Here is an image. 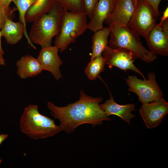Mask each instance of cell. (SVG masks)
Listing matches in <instances>:
<instances>
[{
	"label": "cell",
	"instance_id": "cell-16",
	"mask_svg": "<svg viewBox=\"0 0 168 168\" xmlns=\"http://www.w3.org/2000/svg\"><path fill=\"white\" fill-rule=\"evenodd\" d=\"M1 31L2 36L5 39L7 43L14 45L18 43L25 35V31L23 24L20 21L15 22L7 18Z\"/></svg>",
	"mask_w": 168,
	"mask_h": 168
},
{
	"label": "cell",
	"instance_id": "cell-13",
	"mask_svg": "<svg viewBox=\"0 0 168 168\" xmlns=\"http://www.w3.org/2000/svg\"><path fill=\"white\" fill-rule=\"evenodd\" d=\"M101 108L108 116L112 115L120 117L124 121L130 124L132 119L135 117L132 112L136 110L134 104L120 105L116 103L110 92V98L100 104Z\"/></svg>",
	"mask_w": 168,
	"mask_h": 168
},
{
	"label": "cell",
	"instance_id": "cell-28",
	"mask_svg": "<svg viewBox=\"0 0 168 168\" xmlns=\"http://www.w3.org/2000/svg\"><path fill=\"white\" fill-rule=\"evenodd\" d=\"M8 136V135L6 134H0V146L2 143L6 140Z\"/></svg>",
	"mask_w": 168,
	"mask_h": 168
},
{
	"label": "cell",
	"instance_id": "cell-17",
	"mask_svg": "<svg viewBox=\"0 0 168 168\" xmlns=\"http://www.w3.org/2000/svg\"><path fill=\"white\" fill-rule=\"evenodd\" d=\"M109 27L104 28L94 32L92 38V53L90 60L102 54L108 46V38L110 34Z\"/></svg>",
	"mask_w": 168,
	"mask_h": 168
},
{
	"label": "cell",
	"instance_id": "cell-11",
	"mask_svg": "<svg viewBox=\"0 0 168 168\" xmlns=\"http://www.w3.org/2000/svg\"><path fill=\"white\" fill-rule=\"evenodd\" d=\"M135 9L133 0H115L112 13L104 22L109 26H128Z\"/></svg>",
	"mask_w": 168,
	"mask_h": 168
},
{
	"label": "cell",
	"instance_id": "cell-27",
	"mask_svg": "<svg viewBox=\"0 0 168 168\" xmlns=\"http://www.w3.org/2000/svg\"><path fill=\"white\" fill-rule=\"evenodd\" d=\"M14 0H1V3L4 6L9 7L10 3Z\"/></svg>",
	"mask_w": 168,
	"mask_h": 168
},
{
	"label": "cell",
	"instance_id": "cell-4",
	"mask_svg": "<svg viewBox=\"0 0 168 168\" xmlns=\"http://www.w3.org/2000/svg\"><path fill=\"white\" fill-rule=\"evenodd\" d=\"M110 29L109 46L113 49L124 48L132 52L137 58L146 63L154 61L156 55L146 49L137 33L128 26H108Z\"/></svg>",
	"mask_w": 168,
	"mask_h": 168
},
{
	"label": "cell",
	"instance_id": "cell-23",
	"mask_svg": "<svg viewBox=\"0 0 168 168\" xmlns=\"http://www.w3.org/2000/svg\"><path fill=\"white\" fill-rule=\"evenodd\" d=\"M99 0H84L85 12L90 19L92 16L95 6Z\"/></svg>",
	"mask_w": 168,
	"mask_h": 168
},
{
	"label": "cell",
	"instance_id": "cell-2",
	"mask_svg": "<svg viewBox=\"0 0 168 168\" xmlns=\"http://www.w3.org/2000/svg\"><path fill=\"white\" fill-rule=\"evenodd\" d=\"M20 127L21 131L30 138L39 139L52 137L62 131L54 120L40 113L38 106L29 105L21 116Z\"/></svg>",
	"mask_w": 168,
	"mask_h": 168
},
{
	"label": "cell",
	"instance_id": "cell-21",
	"mask_svg": "<svg viewBox=\"0 0 168 168\" xmlns=\"http://www.w3.org/2000/svg\"><path fill=\"white\" fill-rule=\"evenodd\" d=\"M64 10L75 13H85L84 0H56Z\"/></svg>",
	"mask_w": 168,
	"mask_h": 168
},
{
	"label": "cell",
	"instance_id": "cell-10",
	"mask_svg": "<svg viewBox=\"0 0 168 168\" xmlns=\"http://www.w3.org/2000/svg\"><path fill=\"white\" fill-rule=\"evenodd\" d=\"M59 50L55 45L41 48L37 58L43 70L50 72L57 80L62 77L59 68L63 62L58 55Z\"/></svg>",
	"mask_w": 168,
	"mask_h": 168
},
{
	"label": "cell",
	"instance_id": "cell-33",
	"mask_svg": "<svg viewBox=\"0 0 168 168\" xmlns=\"http://www.w3.org/2000/svg\"><path fill=\"white\" fill-rule=\"evenodd\" d=\"M1 0H0V2H1Z\"/></svg>",
	"mask_w": 168,
	"mask_h": 168
},
{
	"label": "cell",
	"instance_id": "cell-26",
	"mask_svg": "<svg viewBox=\"0 0 168 168\" xmlns=\"http://www.w3.org/2000/svg\"><path fill=\"white\" fill-rule=\"evenodd\" d=\"M161 27L164 32L168 35V19L164 22Z\"/></svg>",
	"mask_w": 168,
	"mask_h": 168
},
{
	"label": "cell",
	"instance_id": "cell-30",
	"mask_svg": "<svg viewBox=\"0 0 168 168\" xmlns=\"http://www.w3.org/2000/svg\"><path fill=\"white\" fill-rule=\"evenodd\" d=\"M5 64V60L3 57L0 56V65L3 66Z\"/></svg>",
	"mask_w": 168,
	"mask_h": 168
},
{
	"label": "cell",
	"instance_id": "cell-15",
	"mask_svg": "<svg viewBox=\"0 0 168 168\" xmlns=\"http://www.w3.org/2000/svg\"><path fill=\"white\" fill-rule=\"evenodd\" d=\"M16 65L17 74L23 79L37 76L43 70L38 59L30 55L22 57L17 61Z\"/></svg>",
	"mask_w": 168,
	"mask_h": 168
},
{
	"label": "cell",
	"instance_id": "cell-12",
	"mask_svg": "<svg viewBox=\"0 0 168 168\" xmlns=\"http://www.w3.org/2000/svg\"><path fill=\"white\" fill-rule=\"evenodd\" d=\"M115 2V0H99L88 23L87 29L94 32L103 29V23L112 13Z\"/></svg>",
	"mask_w": 168,
	"mask_h": 168
},
{
	"label": "cell",
	"instance_id": "cell-32",
	"mask_svg": "<svg viewBox=\"0 0 168 168\" xmlns=\"http://www.w3.org/2000/svg\"><path fill=\"white\" fill-rule=\"evenodd\" d=\"M2 159H0V165L2 162Z\"/></svg>",
	"mask_w": 168,
	"mask_h": 168
},
{
	"label": "cell",
	"instance_id": "cell-34",
	"mask_svg": "<svg viewBox=\"0 0 168 168\" xmlns=\"http://www.w3.org/2000/svg\"><path fill=\"white\" fill-rule=\"evenodd\" d=\"M35 1L37 0H35Z\"/></svg>",
	"mask_w": 168,
	"mask_h": 168
},
{
	"label": "cell",
	"instance_id": "cell-7",
	"mask_svg": "<svg viewBox=\"0 0 168 168\" xmlns=\"http://www.w3.org/2000/svg\"><path fill=\"white\" fill-rule=\"evenodd\" d=\"M156 17L155 11L150 4L145 1L138 0L136 7L128 26L146 40L156 24Z\"/></svg>",
	"mask_w": 168,
	"mask_h": 168
},
{
	"label": "cell",
	"instance_id": "cell-14",
	"mask_svg": "<svg viewBox=\"0 0 168 168\" xmlns=\"http://www.w3.org/2000/svg\"><path fill=\"white\" fill-rule=\"evenodd\" d=\"M150 51L156 54L168 55V35L157 24L149 33L146 39Z\"/></svg>",
	"mask_w": 168,
	"mask_h": 168
},
{
	"label": "cell",
	"instance_id": "cell-22",
	"mask_svg": "<svg viewBox=\"0 0 168 168\" xmlns=\"http://www.w3.org/2000/svg\"><path fill=\"white\" fill-rule=\"evenodd\" d=\"M14 9L4 6L0 2V30L3 26L6 19L10 18L14 14Z\"/></svg>",
	"mask_w": 168,
	"mask_h": 168
},
{
	"label": "cell",
	"instance_id": "cell-25",
	"mask_svg": "<svg viewBox=\"0 0 168 168\" xmlns=\"http://www.w3.org/2000/svg\"><path fill=\"white\" fill-rule=\"evenodd\" d=\"M168 7H167L163 13L162 16L161 18V21L160 22L157 24L158 26H161L162 24L166 20L168 19Z\"/></svg>",
	"mask_w": 168,
	"mask_h": 168
},
{
	"label": "cell",
	"instance_id": "cell-31",
	"mask_svg": "<svg viewBox=\"0 0 168 168\" xmlns=\"http://www.w3.org/2000/svg\"><path fill=\"white\" fill-rule=\"evenodd\" d=\"M133 1L134 3L135 7V8H136L137 6V3H138V0H133Z\"/></svg>",
	"mask_w": 168,
	"mask_h": 168
},
{
	"label": "cell",
	"instance_id": "cell-6",
	"mask_svg": "<svg viewBox=\"0 0 168 168\" xmlns=\"http://www.w3.org/2000/svg\"><path fill=\"white\" fill-rule=\"evenodd\" d=\"M148 77L147 79L143 80L139 79L135 76H129L127 79H124L128 86V90L136 93L142 104L157 100L163 96L156 82L154 73H148Z\"/></svg>",
	"mask_w": 168,
	"mask_h": 168
},
{
	"label": "cell",
	"instance_id": "cell-18",
	"mask_svg": "<svg viewBox=\"0 0 168 168\" xmlns=\"http://www.w3.org/2000/svg\"><path fill=\"white\" fill-rule=\"evenodd\" d=\"M50 0H37L27 11L26 21H34L40 15L48 12L52 7L50 6Z\"/></svg>",
	"mask_w": 168,
	"mask_h": 168
},
{
	"label": "cell",
	"instance_id": "cell-1",
	"mask_svg": "<svg viewBox=\"0 0 168 168\" xmlns=\"http://www.w3.org/2000/svg\"><path fill=\"white\" fill-rule=\"evenodd\" d=\"M80 94L77 101L66 106H58L50 101L47 103L51 115L59 120L62 131L68 134L84 124H90L95 127L101 125L104 121L111 120L100 106L101 97H93L82 90Z\"/></svg>",
	"mask_w": 168,
	"mask_h": 168
},
{
	"label": "cell",
	"instance_id": "cell-9",
	"mask_svg": "<svg viewBox=\"0 0 168 168\" xmlns=\"http://www.w3.org/2000/svg\"><path fill=\"white\" fill-rule=\"evenodd\" d=\"M168 113V103L163 98L142 104L139 113L146 127L153 129L158 126Z\"/></svg>",
	"mask_w": 168,
	"mask_h": 168
},
{
	"label": "cell",
	"instance_id": "cell-20",
	"mask_svg": "<svg viewBox=\"0 0 168 168\" xmlns=\"http://www.w3.org/2000/svg\"><path fill=\"white\" fill-rule=\"evenodd\" d=\"M18 10L20 21L24 25L25 33L24 35L27 42L30 46L35 49L36 48L30 41L26 27V16L27 11L30 7L35 2V0H14L13 1Z\"/></svg>",
	"mask_w": 168,
	"mask_h": 168
},
{
	"label": "cell",
	"instance_id": "cell-5",
	"mask_svg": "<svg viewBox=\"0 0 168 168\" xmlns=\"http://www.w3.org/2000/svg\"><path fill=\"white\" fill-rule=\"evenodd\" d=\"M87 17L85 13H73L63 9L60 31L54 41L61 52L74 43L87 29Z\"/></svg>",
	"mask_w": 168,
	"mask_h": 168
},
{
	"label": "cell",
	"instance_id": "cell-8",
	"mask_svg": "<svg viewBox=\"0 0 168 168\" xmlns=\"http://www.w3.org/2000/svg\"><path fill=\"white\" fill-rule=\"evenodd\" d=\"M105 64L112 69L115 67L124 71L131 70L146 79L141 72L135 66L133 62L136 56L131 51L124 48L113 49L107 46L102 53Z\"/></svg>",
	"mask_w": 168,
	"mask_h": 168
},
{
	"label": "cell",
	"instance_id": "cell-3",
	"mask_svg": "<svg viewBox=\"0 0 168 168\" xmlns=\"http://www.w3.org/2000/svg\"><path fill=\"white\" fill-rule=\"evenodd\" d=\"M59 5H53L49 11L34 21L29 33V39L33 44L41 48L51 46L52 40L58 34L63 9Z\"/></svg>",
	"mask_w": 168,
	"mask_h": 168
},
{
	"label": "cell",
	"instance_id": "cell-29",
	"mask_svg": "<svg viewBox=\"0 0 168 168\" xmlns=\"http://www.w3.org/2000/svg\"><path fill=\"white\" fill-rule=\"evenodd\" d=\"M2 37L1 33L0 30V56L3 57V55L4 54V51L3 50L1 43V37Z\"/></svg>",
	"mask_w": 168,
	"mask_h": 168
},
{
	"label": "cell",
	"instance_id": "cell-19",
	"mask_svg": "<svg viewBox=\"0 0 168 168\" xmlns=\"http://www.w3.org/2000/svg\"><path fill=\"white\" fill-rule=\"evenodd\" d=\"M105 64V59L102 55L90 60L85 69L88 78L91 80H96L99 75L104 71Z\"/></svg>",
	"mask_w": 168,
	"mask_h": 168
},
{
	"label": "cell",
	"instance_id": "cell-24",
	"mask_svg": "<svg viewBox=\"0 0 168 168\" xmlns=\"http://www.w3.org/2000/svg\"><path fill=\"white\" fill-rule=\"evenodd\" d=\"M146 2L152 7L155 12L156 17L160 15L159 7L160 3L161 0H140Z\"/></svg>",
	"mask_w": 168,
	"mask_h": 168
}]
</instances>
